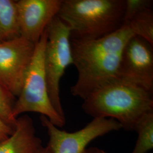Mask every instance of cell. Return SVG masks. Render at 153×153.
Instances as JSON below:
<instances>
[{"mask_svg": "<svg viewBox=\"0 0 153 153\" xmlns=\"http://www.w3.org/2000/svg\"><path fill=\"white\" fill-rule=\"evenodd\" d=\"M133 36L130 28L123 26L98 39H71L73 65L78 73L71 95L83 100L96 88L117 79L123 52Z\"/></svg>", "mask_w": 153, "mask_h": 153, "instance_id": "1", "label": "cell"}, {"mask_svg": "<svg viewBox=\"0 0 153 153\" xmlns=\"http://www.w3.org/2000/svg\"><path fill=\"white\" fill-rule=\"evenodd\" d=\"M82 108L93 118L112 119L122 129L135 131L142 117L153 112V94L116 79L90 93L83 100Z\"/></svg>", "mask_w": 153, "mask_h": 153, "instance_id": "2", "label": "cell"}, {"mask_svg": "<svg viewBox=\"0 0 153 153\" xmlns=\"http://www.w3.org/2000/svg\"><path fill=\"white\" fill-rule=\"evenodd\" d=\"M126 0H62L57 16L70 28L71 39L93 40L123 26Z\"/></svg>", "mask_w": 153, "mask_h": 153, "instance_id": "3", "label": "cell"}, {"mask_svg": "<svg viewBox=\"0 0 153 153\" xmlns=\"http://www.w3.org/2000/svg\"><path fill=\"white\" fill-rule=\"evenodd\" d=\"M47 33L45 30L35 44L33 59L25 77L21 92L13 107V116L17 119L26 112H36L45 116L53 124L62 128L66 120L62 119L51 103L48 91L44 65V49Z\"/></svg>", "mask_w": 153, "mask_h": 153, "instance_id": "4", "label": "cell"}, {"mask_svg": "<svg viewBox=\"0 0 153 153\" xmlns=\"http://www.w3.org/2000/svg\"><path fill=\"white\" fill-rule=\"evenodd\" d=\"M44 65L51 103L61 117L66 120L60 98V81L68 66L73 65L69 27L56 16L46 28Z\"/></svg>", "mask_w": 153, "mask_h": 153, "instance_id": "5", "label": "cell"}, {"mask_svg": "<svg viewBox=\"0 0 153 153\" xmlns=\"http://www.w3.org/2000/svg\"><path fill=\"white\" fill-rule=\"evenodd\" d=\"M40 121L47 129L48 145L52 153H82L93 140L122 129L117 121L109 118H93L85 127L74 132L60 130L44 116H40Z\"/></svg>", "mask_w": 153, "mask_h": 153, "instance_id": "6", "label": "cell"}, {"mask_svg": "<svg viewBox=\"0 0 153 153\" xmlns=\"http://www.w3.org/2000/svg\"><path fill=\"white\" fill-rule=\"evenodd\" d=\"M35 48L21 36L0 42V83L15 98L21 92Z\"/></svg>", "mask_w": 153, "mask_h": 153, "instance_id": "7", "label": "cell"}, {"mask_svg": "<svg viewBox=\"0 0 153 153\" xmlns=\"http://www.w3.org/2000/svg\"><path fill=\"white\" fill-rule=\"evenodd\" d=\"M153 48L141 38L131 37L123 52L117 80L153 94Z\"/></svg>", "mask_w": 153, "mask_h": 153, "instance_id": "8", "label": "cell"}, {"mask_svg": "<svg viewBox=\"0 0 153 153\" xmlns=\"http://www.w3.org/2000/svg\"><path fill=\"white\" fill-rule=\"evenodd\" d=\"M62 0L16 1L21 36L36 44L57 16Z\"/></svg>", "mask_w": 153, "mask_h": 153, "instance_id": "9", "label": "cell"}, {"mask_svg": "<svg viewBox=\"0 0 153 153\" xmlns=\"http://www.w3.org/2000/svg\"><path fill=\"white\" fill-rule=\"evenodd\" d=\"M43 146L36 136L33 119L27 115L19 116L11 135L0 142V153H35Z\"/></svg>", "mask_w": 153, "mask_h": 153, "instance_id": "10", "label": "cell"}, {"mask_svg": "<svg viewBox=\"0 0 153 153\" xmlns=\"http://www.w3.org/2000/svg\"><path fill=\"white\" fill-rule=\"evenodd\" d=\"M21 36L16 1L0 0V40Z\"/></svg>", "mask_w": 153, "mask_h": 153, "instance_id": "11", "label": "cell"}, {"mask_svg": "<svg viewBox=\"0 0 153 153\" xmlns=\"http://www.w3.org/2000/svg\"><path fill=\"white\" fill-rule=\"evenodd\" d=\"M135 131L138 137L131 153H148L153 149V112L142 117L136 126Z\"/></svg>", "mask_w": 153, "mask_h": 153, "instance_id": "12", "label": "cell"}, {"mask_svg": "<svg viewBox=\"0 0 153 153\" xmlns=\"http://www.w3.org/2000/svg\"><path fill=\"white\" fill-rule=\"evenodd\" d=\"M130 28L134 36L145 40L153 46V11L146 9L134 17L126 25Z\"/></svg>", "mask_w": 153, "mask_h": 153, "instance_id": "13", "label": "cell"}, {"mask_svg": "<svg viewBox=\"0 0 153 153\" xmlns=\"http://www.w3.org/2000/svg\"><path fill=\"white\" fill-rule=\"evenodd\" d=\"M15 98L0 83V119L13 129L16 123L13 114Z\"/></svg>", "mask_w": 153, "mask_h": 153, "instance_id": "14", "label": "cell"}, {"mask_svg": "<svg viewBox=\"0 0 153 153\" xmlns=\"http://www.w3.org/2000/svg\"><path fill=\"white\" fill-rule=\"evenodd\" d=\"M152 0H126L123 26H126L138 14L146 9H152Z\"/></svg>", "mask_w": 153, "mask_h": 153, "instance_id": "15", "label": "cell"}, {"mask_svg": "<svg viewBox=\"0 0 153 153\" xmlns=\"http://www.w3.org/2000/svg\"><path fill=\"white\" fill-rule=\"evenodd\" d=\"M14 129L0 119V142L9 137L13 133Z\"/></svg>", "mask_w": 153, "mask_h": 153, "instance_id": "16", "label": "cell"}, {"mask_svg": "<svg viewBox=\"0 0 153 153\" xmlns=\"http://www.w3.org/2000/svg\"><path fill=\"white\" fill-rule=\"evenodd\" d=\"M82 153H108L101 149L95 147L87 148Z\"/></svg>", "mask_w": 153, "mask_h": 153, "instance_id": "17", "label": "cell"}, {"mask_svg": "<svg viewBox=\"0 0 153 153\" xmlns=\"http://www.w3.org/2000/svg\"><path fill=\"white\" fill-rule=\"evenodd\" d=\"M35 153H52L49 146L47 145L46 146H42Z\"/></svg>", "mask_w": 153, "mask_h": 153, "instance_id": "18", "label": "cell"}, {"mask_svg": "<svg viewBox=\"0 0 153 153\" xmlns=\"http://www.w3.org/2000/svg\"><path fill=\"white\" fill-rule=\"evenodd\" d=\"M0 42H2V41H1V40H0Z\"/></svg>", "mask_w": 153, "mask_h": 153, "instance_id": "19", "label": "cell"}]
</instances>
